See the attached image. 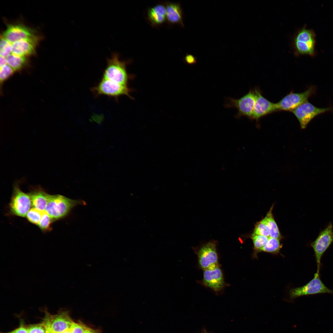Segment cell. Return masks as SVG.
<instances>
[{"label":"cell","mask_w":333,"mask_h":333,"mask_svg":"<svg viewBox=\"0 0 333 333\" xmlns=\"http://www.w3.org/2000/svg\"><path fill=\"white\" fill-rule=\"evenodd\" d=\"M130 62L121 60L118 53H113L107 59V65L102 78L128 85L129 80L133 77L127 71L126 66Z\"/></svg>","instance_id":"1"},{"label":"cell","mask_w":333,"mask_h":333,"mask_svg":"<svg viewBox=\"0 0 333 333\" xmlns=\"http://www.w3.org/2000/svg\"><path fill=\"white\" fill-rule=\"evenodd\" d=\"M84 201L70 199L62 195H50L45 211L52 220H59L66 216L74 207L85 205Z\"/></svg>","instance_id":"2"},{"label":"cell","mask_w":333,"mask_h":333,"mask_svg":"<svg viewBox=\"0 0 333 333\" xmlns=\"http://www.w3.org/2000/svg\"><path fill=\"white\" fill-rule=\"evenodd\" d=\"M91 91L96 97L105 95L113 98L117 101L119 97L122 95H126L133 99L130 95L132 90L128 85L102 78L97 85L92 88Z\"/></svg>","instance_id":"3"},{"label":"cell","mask_w":333,"mask_h":333,"mask_svg":"<svg viewBox=\"0 0 333 333\" xmlns=\"http://www.w3.org/2000/svg\"><path fill=\"white\" fill-rule=\"evenodd\" d=\"M315 35L312 30L304 27L295 36L293 41L294 54L308 55L313 56L315 54Z\"/></svg>","instance_id":"4"},{"label":"cell","mask_w":333,"mask_h":333,"mask_svg":"<svg viewBox=\"0 0 333 333\" xmlns=\"http://www.w3.org/2000/svg\"><path fill=\"white\" fill-rule=\"evenodd\" d=\"M255 101L254 90L249 92L238 99L226 98L224 106L226 108H234L238 110L236 117L239 118L242 116L252 119Z\"/></svg>","instance_id":"5"},{"label":"cell","mask_w":333,"mask_h":333,"mask_svg":"<svg viewBox=\"0 0 333 333\" xmlns=\"http://www.w3.org/2000/svg\"><path fill=\"white\" fill-rule=\"evenodd\" d=\"M315 86L310 87L306 91L299 93L291 92L276 103L278 111L292 112L297 107L308 101V99L315 94Z\"/></svg>","instance_id":"6"},{"label":"cell","mask_w":333,"mask_h":333,"mask_svg":"<svg viewBox=\"0 0 333 333\" xmlns=\"http://www.w3.org/2000/svg\"><path fill=\"white\" fill-rule=\"evenodd\" d=\"M333 242V225L330 222L323 229L320 230L314 240L310 243L315 255L317 266V272H319L322 255Z\"/></svg>","instance_id":"7"},{"label":"cell","mask_w":333,"mask_h":333,"mask_svg":"<svg viewBox=\"0 0 333 333\" xmlns=\"http://www.w3.org/2000/svg\"><path fill=\"white\" fill-rule=\"evenodd\" d=\"M43 323L48 331L51 333H61L70 329L74 322L66 311H62L56 315L47 312Z\"/></svg>","instance_id":"8"},{"label":"cell","mask_w":333,"mask_h":333,"mask_svg":"<svg viewBox=\"0 0 333 333\" xmlns=\"http://www.w3.org/2000/svg\"><path fill=\"white\" fill-rule=\"evenodd\" d=\"M333 294V290L327 287L320 279L319 273L316 272L314 278L305 285L291 289L289 292L291 299L302 296L320 293Z\"/></svg>","instance_id":"9"},{"label":"cell","mask_w":333,"mask_h":333,"mask_svg":"<svg viewBox=\"0 0 333 333\" xmlns=\"http://www.w3.org/2000/svg\"><path fill=\"white\" fill-rule=\"evenodd\" d=\"M217 245V241L212 240L203 245L198 249V262L203 270L219 265Z\"/></svg>","instance_id":"10"},{"label":"cell","mask_w":333,"mask_h":333,"mask_svg":"<svg viewBox=\"0 0 333 333\" xmlns=\"http://www.w3.org/2000/svg\"><path fill=\"white\" fill-rule=\"evenodd\" d=\"M31 205L28 194L22 191L17 185H15L9 205L11 213L19 216L25 217Z\"/></svg>","instance_id":"11"},{"label":"cell","mask_w":333,"mask_h":333,"mask_svg":"<svg viewBox=\"0 0 333 333\" xmlns=\"http://www.w3.org/2000/svg\"><path fill=\"white\" fill-rule=\"evenodd\" d=\"M333 110V107L319 108L307 101L299 106L292 112L298 121L301 128L304 129L316 116Z\"/></svg>","instance_id":"12"},{"label":"cell","mask_w":333,"mask_h":333,"mask_svg":"<svg viewBox=\"0 0 333 333\" xmlns=\"http://www.w3.org/2000/svg\"><path fill=\"white\" fill-rule=\"evenodd\" d=\"M255 101L252 119L258 120L267 114L277 111L276 103L272 102L264 97L257 88L254 89Z\"/></svg>","instance_id":"13"},{"label":"cell","mask_w":333,"mask_h":333,"mask_svg":"<svg viewBox=\"0 0 333 333\" xmlns=\"http://www.w3.org/2000/svg\"><path fill=\"white\" fill-rule=\"evenodd\" d=\"M203 281L205 286L216 292L221 291L225 286L222 272L219 265L204 270Z\"/></svg>","instance_id":"14"},{"label":"cell","mask_w":333,"mask_h":333,"mask_svg":"<svg viewBox=\"0 0 333 333\" xmlns=\"http://www.w3.org/2000/svg\"><path fill=\"white\" fill-rule=\"evenodd\" d=\"M33 29L21 24H9L2 35L13 43L18 41L33 37L36 35Z\"/></svg>","instance_id":"15"},{"label":"cell","mask_w":333,"mask_h":333,"mask_svg":"<svg viewBox=\"0 0 333 333\" xmlns=\"http://www.w3.org/2000/svg\"><path fill=\"white\" fill-rule=\"evenodd\" d=\"M40 39L36 35L16 41L12 43V53L26 57L34 55Z\"/></svg>","instance_id":"16"},{"label":"cell","mask_w":333,"mask_h":333,"mask_svg":"<svg viewBox=\"0 0 333 333\" xmlns=\"http://www.w3.org/2000/svg\"><path fill=\"white\" fill-rule=\"evenodd\" d=\"M28 195L33 208L42 212L45 211L50 195L41 188H38L31 190Z\"/></svg>","instance_id":"17"},{"label":"cell","mask_w":333,"mask_h":333,"mask_svg":"<svg viewBox=\"0 0 333 333\" xmlns=\"http://www.w3.org/2000/svg\"><path fill=\"white\" fill-rule=\"evenodd\" d=\"M166 8V18L169 22L173 24H180L183 25L182 11L179 4L167 2Z\"/></svg>","instance_id":"18"},{"label":"cell","mask_w":333,"mask_h":333,"mask_svg":"<svg viewBox=\"0 0 333 333\" xmlns=\"http://www.w3.org/2000/svg\"><path fill=\"white\" fill-rule=\"evenodd\" d=\"M166 8L163 5H157L150 8L148 12V18L154 25H159L164 22L166 18Z\"/></svg>","instance_id":"19"},{"label":"cell","mask_w":333,"mask_h":333,"mask_svg":"<svg viewBox=\"0 0 333 333\" xmlns=\"http://www.w3.org/2000/svg\"><path fill=\"white\" fill-rule=\"evenodd\" d=\"M273 207V205L262 220L269 228L270 231L269 237L281 240L282 237L272 213Z\"/></svg>","instance_id":"20"},{"label":"cell","mask_w":333,"mask_h":333,"mask_svg":"<svg viewBox=\"0 0 333 333\" xmlns=\"http://www.w3.org/2000/svg\"><path fill=\"white\" fill-rule=\"evenodd\" d=\"M7 64L16 72H19L25 67L28 64V61L26 57L17 55L11 53L6 58Z\"/></svg>","instance_id":"21"},{"label":"cell","mask_w":333,"mask_h":333,"mask_svg":"<svg viewBox=\"0 0 333 333\" xmlns=\"http://www.w3.org/2000/svg\"><path fill=\"white\" fill-rule=\"evenodd\" d=\"M280 240L276 238L269 237L267 243L261 249L260 252L273 254L278 253L282 247V245L281 244Z\"/></svg>","instance_id":"22"},{"label":"cell","mask_w":333,"mask_h":333,"mask_svg":"<svg viewBox=\"0 0 333 333\" xmlns=\"http://www.w3.org/2000/svg\"><path fill=\"white\" fill-rule=\"evenodd\" d=\"M253 245V257H257V254L260 252L261 249L266 244L269 237L256 234H252L250 236Z\"/></svg>","instance_id":"23"},{"label":"cell","mask_w":333,"mask_h":333,"mask_svg":"<svg viewBox=\"0 0 333 333\" xmlns=\"http://www.w3.org/2000/svg\"><path fill=\"white\" fill-rule=\"evenodd\" d=\"M12 43L6 39L2 35H1L0 56L6 58L12 53Z\"/></svg>","instance_id":"24"},{"label":"cell","mask_w":333,"mask_h":333,"mask_svg":"<svg viewBox=\"0 0 333 333\" xmlns=\"http://www.w3.org/2000/svg\"><path fill=\"white\" fill-rule=\"evenodd\" d=\"M252 234L261 235L269 237L270 231L267 225L262 220L256 223Z\"/></svg>","instance_id":"25"},{"label":"cell","mask_w":333,"mask_h":333,"mask_svg":"<svg viewBox=\"0 0 333 333\" xmlns=\"http://www.w3.org/2000/svg\"><path fill=\"white\" fill-rule=\"evenodd\" d=\"M43 212L32 208L27 213L26 216L28 220L31 223L38 225L40 220Z\"/></svg>","instance_id":"26"},{"label":"cell","mask_w":333,"mask_h":333,"mask_svg":"<svg viewBox=\"0 0 333 333\" xmlns=\"http://www.w3.org/2000/svg\"><path fill=\"white\" fill-rule=\"evenodd\" d=\"M15 72L14 70L7 64L0 67V80L1 84L11 76Z\"/></svg>","instance_id":"27"},{"label":"cell","mask_w":333,"mask_h":333,"mask_svg":"<svg viewBox=\"0 0 333 333\" xmlns=\"http://www.w3.org/2000/svg\"><path fill=\"white\" fill-rule=\"evenodd\" d=\"M53 220L49 215L45 211L43 212L40 220L38 224L40 228L42 231L49 230Z\"/></svg>","instance_id":"28"},{"label":"cell","mask_w":333,"mask_h":333,"mask_svg":"<svg viewBox=\"0 0 333 333\" xmlns=\"http://www.w3.org/2000/svg\"><path fill=\"white\" fill-rule=\"evenodd\" d=\"M27 328L28 333H47L46 328L43 323L31 325Z\"/></svg>","instance_id":"29"},{"label":"cell","mask_w":333,"mask_h":333,"mask_svg":"<svg viewBox=\"0 0 333 333\" xmlns=\"http://www.w3.org/2000/svg\"><path fill=\"white\" fill-rule=\"evenodd\" d=\"M88 328L81 323L74 322L70 329L71 333H84Z\"/></svg>","instance_id":"30"},{"label":"cell","mask_w":333,"mask_h":333,"mask_svg":"<svg viewBox=\"0 0 333 333\" xmlns=\"http://www.w3.org/2000/svg\"><path fill=\"white\" fill-rule=\"evenodd\" d=\"M186 62L188 64H193L196 62V59L193 55L189 54L186 56L185 58Z\"/></svg>","instance_id":"31"},{"label":"cell","mask_w":333,"mask_h":333,"mask_svg":"<svg viewBox=\"0 0 333 333\" xmlns=\"http://www.w3.org/2000/svg\"><path fill=\"white\" fill-rule=\"evenodd\" d=\"M1 333H28V332L27 328L22 325L19 327L10 332Z\"/></svg>","instance_id":"32"},{"label":"cell","mask_w":333,"mask_h":333,"mask_svg":"<svg viewBox=\"0 0 333 333\" xmlns=\"http://www.w3.org/2000/svg\"><path fill=\"white\" fill-rule=\"evenodd\" d=\"M7 64L6 58L0 56V67H1Z\"/></svg>","instance_id":"33"},{"label":"cell","mask_w":333,"mask_h":333,"mask_svg":"<svg viewBox=\"0 0 333 333\" xmlns=\"http://www.w3.org/2000/svg\"><path fill=\"white\" fill-rule=\"evenodd\" d=\"M84 333H98L96 331L88 328Z\"/></svg>","instance_id":"34"},{"label":"cell","mask_w":333,"mask_h":333,"mask_svg":"<svg viewBox=\"0 0 333 333\" xmlns=\"http://www.w3.org/2000/svg\"><path fill=\"white\" fill-rule=\"evenodd\" d=\"M61 333H71V330H70V329H68V330H67V331H64V332H62Z\"/></svg>","instance_id":"35"},{"label":"cell","mask_w":333,"mask_h":333,"mask_svg":"<svg viewBox=\"0 0 333 333\" xmlns=\"http://www.w3.org/2000/svg\"></svg>","instance_id":"36"}]
</instances>
